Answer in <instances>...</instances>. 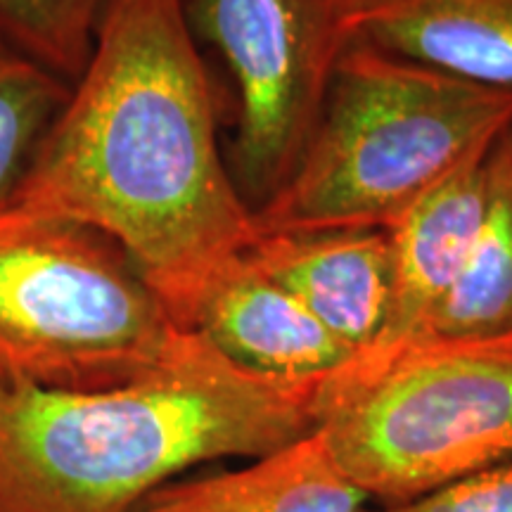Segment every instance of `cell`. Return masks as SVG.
Instances as JSON below:
<instances>
[{"mask_svg":"<svg viewBox=\"0 0 512 512\" xmlns=\"http://www.w3.org/2000/svg\"><path fill=\"white\" fill-rule=\"evenodd\" d=\"M512 121V91L354 41L309 143L254 209L256 233L387 228Z\"/></svg>","mask_w":512,"mask_h":512,"instance_id":"cell-3","label":"cell"},{"mask_svg":"<svg viewBox=\"0 0 512 512\" xmlns=\"http://www.w3.org/2000/svg\"><path fill=\"white\" fill-rule=\"evenodd\" d=\"M72 83L0 34V211L10 207Z\"/></svg>","mask_w":512,"mask_h":512,"instance_id":"cell-13","label":"cell"},{"mask_svg":"<svg viewBox=\"0 0 512 512\" xmlns=\"http://www.w3.org/2000/svg\"><path fill=\"white\" fill-rule=\"evenodd\" d=\"M363 494L313 430L238 470L185 475L133 512H363Z\"/></svg>","mask_w":512,"mask_h":512,"instance_id":"cell-11","label":"cell"},{"mask_svg":"<svg viewBox=\"0 0 512 512\" xmlns=\"http://www.w3.org/2000/svg\"><path fill=\"white\" fill-rule=\"evenodd\" d=\"M316 430L380 505L512 460V332L351 358L325 382Z\"/></svg>","mask_w":512,"mask_h":512,"instance_id":"cell-4","label":"cell"},{"mask_svg":"<svg viewBox=\"0 0 512 512\" xmlns=\"http://www.w3.org/2000/svg\"><path fill=\"white\" fill-rule=\"evenodd\" d=\"M181 335L110 235L0 211V384L117 387L155 368Z\"/></svg>","mask_w":512,"mask_h":512,"instance_id":"cell-5","label":"cell"},{"mask_svg":"<svg viewBox=\"0 0 512 512\" xmlns=\"http://www.w3.org/2000/svg\"><path fill=\"white\" fill-rule=\"evenodd\" d=\"M510 332L512 121L486 155L484 207L465 264L422 339H475L510 335Z\"/></svg>","mask_w":512,"mask_h":512,"instance_id":"cell-12","label":"cell"},{"mask_svg":"<svg viewBox=\"0 0 512 512\" xmlns=\"http://www.w3.org/2000/svg\"><path fill=\"white\" fill-rule=\"evenodd\" d=\"M351 43L512 91V0H339Z\"/></svg>","mask_w":512,"mask_h":512,"instance_id":"cell-10","label":"cell"},{"mask_svg":"<svg viewBox=\"0 0 512 512\" xmlns=\"http://www.w3.org/2000/svg\"><path fill=\"white\" fill-rule=\"evenodd\" d=\"M169 313L183 332L268 380L325 384L356 356L245 252L211 268Z\"/></svg>","mask_w":512,"mask_h":512,"instance_id":"cell-7","label":"cell"},{"mask_svg":"<svg viewBox=\"0 0 512 512\" xmlns=\"http://www.w3.org/2000/svg\"><path fill=\"white\" fill-rule=\"evenodd\" d=\"M102 8L105 0H0V34L74 83L91 57Z\"/></svg>","mask_w":512,"mask_h":512,"instance_id":"cell-14","label":"cell"},{"mask_svg":"<svg viewBox=\"0 0 512 512\" xmlns=\"http://www.w3.org/2000/svg\"><path fill=\"white\" fill-rule=\"evenodd\" d=\"M489 150L467 159L387 226L392 245L389 311L380 339L361 356L389 354L427 335L475 238Z\"/></svg>","mask_w":512,"mask_h":512,"instance_id":"cell-9","label":"cell"},{"mask_svg":"<svg viewBox=\"0 0 512 512\" xmlns=\"http://www.w3.org/2000/svg\"><path fill=\"white\" fill-rule=\"evenodd\" d=\"M5 211L110 235L166 311L252 245L188 0H105L91 57Z\"/></svg>","mask_w":512,"mask_h":512,"instance_id":"cell-1","label":"cell"},{"mask_svg":"<svg viewBox=\"0 0 512 512\" xmlns=\"http://www.w3.org/2000/svg\"><path fill=\"white\" fill-rule=\"evenodd\" d=\"M363 512H512V460L453 479L411 501Z\"/></svg>","mask_w":512,"mask_h":512,"instance_id":"cell-15","label":"cell"},{"mask_svg":"<svg viewBox=\"0 0 512 512\" xmlns=\"http://www.w3.org/2000/svg\"><path fill=\"white\" fill-rule=\"evenodd\" d=\"M245 254L356 356L375 347L392 294L387 228L259 233Z\"/></svg>","mask_w":512,"mask_h":512,"instance_id":"cell-8","label":"cell"},{"mask_svg":"<svg viewBox=\"0 0 512 512\" xmlns=\"http://www.w3.org/2000/svg\"><path fill=\"white\" fill-rule=\"evenodd\" d=\"M323 387L249 373L192 332L117 387L0 384V512H133L197 467L313 432Z\"/></svg>","mask_w":512,"mask_h":512,"instance_id":"cell-2","label":"cell"},{"mask_svg":"<svg viewBox=\"0 0 512 512\" xmlns=\"http://www.w3.org/2000/svg\"><path fill=\"white\" fill-rule=\"evenodd\" d=\"M195 38L219 50L238 88L226 162L249 209L280 190L318 124L351 46L339 0H188Z\"/></svg>","mask_w":512,"mask_h":512,"instance_id":"cell-6","label":"cell"}]
</instances>
